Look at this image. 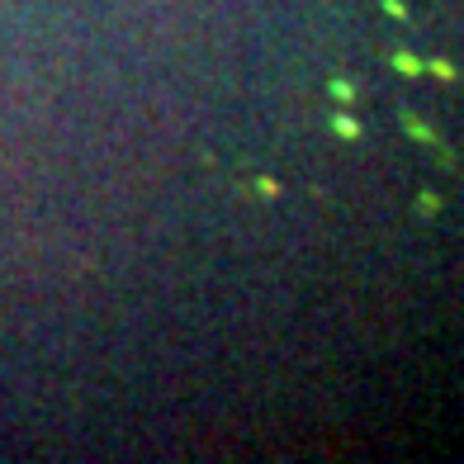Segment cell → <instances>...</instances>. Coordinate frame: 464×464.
I'll return each mask as SVG.
<instances>
[{
	"instance_id": "obj_2",
	"label": "cell",
	"mask_w": 464,
	"mask_h": 464,
	"mask_svg": "<svg viewBox=\"0 0 464 464\" xmlns=\"http://www.w3.org/2000/svg\"><path fill=\"white\" fill-rule=\"evenodd\" d=\"M332 129H336V133H342V138H361V123H355L351 114H342V110H336V114H332Z\"/></svg>"
},
{
	"instance_id": "obj_4",
	"label": "cell",
	"mask_w": 464,
	"mask_h": 464,
	"mask_svg": "<svg viewBox=\"0 0 464 464\" xmlns=\"http://www.w3.org/2000/svg\"><path fill=\"white\" fill-rule=\"evenodd\" d=\"M327 91H332V100H336V104H351V100H355V91L346 86V81H332Z\"/></svg>"
},
{
	"instance_id": "obj_1",
	"label": "cell",
	"mask_w": 464,
	"mask_h": 464,
	"mask_svg": "<svg viewBox=\"0 0 464 464\" xmlns=\"http://www.w3.org/2000/svg\"><path fill=\"white\" fill-rule=\"evenodd\" d=\"M393 67L403 72V76H421V72H427V62L412 57V53H393Z\"/></svg>"
},
{
	"instance_id": "obj_3",
	"label": "cell",
	"mask_w": 464,
	"mask_h": 464,
	"mask_svg": "<svg viewBox=\"0 0 464 464\" xmlns=\"http://www.w3.org/2000/svg\"><path fill=\"white\" fill-rule=\"evenodd\" d=\"M403 129H408V133H412V138H417V142H427V147H436V138H431V133H427V129H421V123H417V119H412V114H408V119H403Z\"/></svg>"
},
{
	"instance_id": "obj_5",
	"label": "cell",
	"mask_w": 464,
	"mask_h": 464,
	"mask_svg": "<svg viewBox=\"0 0 464 464\" xmlns=\"http://www.w3.org/2000/svg\"><path fill=\"white\" fill-rule=\"evenodd\" d=\"M427 72L440 76V81H455V67H450V62H427Z\"/></svg>"
}]
</instances>
